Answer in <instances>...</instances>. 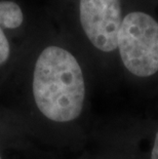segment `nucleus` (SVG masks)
<instances>
[{"label":"nucleus","instance_id":"nucleus-1","mask_svg":"<svg viewBox=\"0 0 158 159\" xmlns=\"http://www.w3.org/2000/svg\"><path fill=\"white\" fill-rule=\"evenodd\" d=\"M32 89L37 108L49 120L70 122L82 112V68L76 57L62 46L52 44L39 52L33 68Z\"/></svg>","mask_w":158,"mask_h":159},{"label":"nucleus","instance_id":"nucleus-2","mask_svg":"<svg viewBox=\"0 0 158 159\" xmlns=\"http://www.w3.org/2000/svg\"><path fill=\"white\" fill-rule=\"evenodd\" d=\"M117 48L129 73L153 76L158 72V22L147 12H129L118 32Z\"/></svg>","mask_w":158,"mask_h":159},{"label":"nucleus","instance_id":"nucleus-3","mask_svg":"<svg viewBox=\"0 0 158 159\" xmlns=\"http://www.w3.org/2000/svg\"><path fill=\"white\" fill-rule=\"evenodd\" d=\"M80 26L93 47L103 52L117 48L118 32L123 21L120 0H78Z\"/></svg>","mask_w":158,"mask_h":159},{"label":"nucleus","instance_id":"nucleus-4","mask_svg":"<svg viewBox=\"0 0 158 159\" xmlns=\"http://www.w3.org/2000/svg\"><path fill=\"white\" fill-rule=\"evenodd\" d=\"M21 0H0V67L11 59L8 33L21 29L26 22V9Z\"/></svg>","mask_w":158,"mask_h":159},{"label":"nucleus","instance_id":"nucleus-5","mask_svg":"<svg viewBox=\"0 0 158 159\" xmlns=\"http://www.w3.org/2000/svg\"><path fill=\"white\" fill-rule=\"evenodd\" d=\"M150 159H158V131L155 134V139H154V143H153L152 151H151Z\"/></svg>","mask_w":158,"mask_h":159},{"label":"nucleus","instance_id":"nucleus-6","mask_svg":"<svg viewBox=\"0 0 158 159\" xmlns=\"http://www.w3.org/2000/svg\"><path fill=\"white\" fill-rule=\"evenodd\" d=\"M0 159H1V157H0Z\"/></svg>","mask_w":158,"mask_h":159}]
</instances>
